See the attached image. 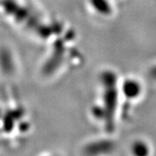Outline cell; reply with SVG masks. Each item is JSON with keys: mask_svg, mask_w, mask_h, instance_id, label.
Returning a JSON list of instances; mask_svg holds the SVG:
<instances>
[{"mask_svg": "<svg viewBox=\"0 0 156 156\" xmlns=\"http://www.w3.org/2000/svg\"><path fill=\"white\" fill-rule=\"evenodd\" d=\"M101 83L103 86V108L105 111V119L108 122L112 120L115 112L118 101L117 76L111 70H105L101 75Z\"/></svg>", "mask_w": 156, "mask_h": 156, "instance_id": "cell-1", "label": "cell"}, {"mask_svg": "<svg viewBox=\"0 0 156 156\" xmlns=\"http://www.w3.org/2000/svg\"><path fill=\"white\" fill-rule=\"evenodd\" d=\"M122 90L126 98L135 99L139 97L140 95L141 94L142 87L139 81L133 78H128L123 82L122 85Z\"/></svg>", "mask_w": 156, "mask_h": 156, "instance_id": "cell-2", "label": "cell"}, {"mask_svg": "<svg viewBox=\"0 0 156 156\" xmlns=\"http://www.w3.org/2000/svg\"><path fill=\"white\" fill-rule=\"evenodd\" d=\"M92 8L102 16H108L112 13V5L108 0H89Z\"/></svg>", "mask_w": 156, "mask_h": 156, "instance_id": "cell-3", "label": "cell"}, {"mask_svg": "<svg viewBox=\"0 0 156 156\" xmlns=\"http://www.w3.org/2000/svg\"><path fill=\"white\" fill-rule=\"evenodd\" d=\"M134 153H139L140 156H144L143 153H147V147L143 143L138 142L134 145Z\"/></svg>", "mask_w": 156, "mask_h": 156, "instance_id": "cell-4", "label": "cell"}, {"mask_svg": "<svg viewBox=\"0 0 156 156\" xmlns=\"http://www.w3.org/2000/svg\"><path fill=\"white\" fill-rule=\"evenodd\" d=\"M149 75H150L151 78H153L154 80H156V65L151 68L150 71H149Z\"/></svg>", "mask_w": 156, "mask_h": 156, "instance_id": "cell-5", "label": "cell"}, {"mask_svg": "<svg viewBox=\"0 0 156 156\" xmlns=\"http://www.w3.org/2000/svg\"><path fill=\"white\" fill-rule=\"evenodd\" d=\"M43 156H52V155H43Z\"/></svg>", "mask_w": 156, "mask_h": 156, "instance_id": "cell-6", "label": "cell"}]
</instances>
